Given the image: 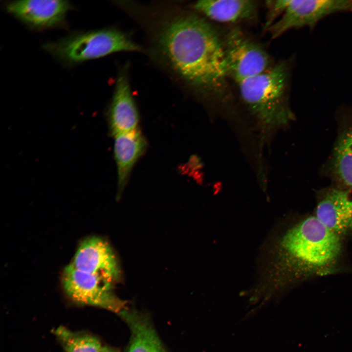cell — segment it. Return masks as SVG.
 <instances>
[{
  "label": "cell",
  "mask_w": 352,
  "mask_h": 352,
  "mask_svg": "<svg viewBox=\"0 0 352 352\" xmlns=\"http://www.w3.org/2000/svg\"><path fill=\"white\" fill-rule=\"evenodd\" d=\"M159 43L185 81L206 95L223 98L228 77L223 41L206 20L193 14L179 15L162 29Z\"/></svg>",
  "instance_id": "1"
},
{
  "label": "cell",
  "mask_w": 352,
  "mask_h": 352,
  "mask_svg": "<svg viewBox=\"0 0 352 352\" xmlns=\"http://www.w3.org/2000/svg\"><path fill=\"white\" fill-rule=\"evenodd\" d=\"M289 69L285 62L238 84L241 97L264 133H272L293 119L288 101Z\"/></svg>",
  "instance_id": "2"
},
{
  "label": "cell",
  "mask_w": 352,
  "mask_h": 352,
  "mask_svg": "<svg viewBox=\"0 0 352 352\" xmlns=\"http://www.w3.org/2000/svg\"><path fill=\"white\" fill-rule=\"evenodd\" d=\"M340 237L315 216L304 219L290 228L281 239L275 271L286 265L313 268L327 265L340 254Z\"/></svg>",
  "instance_id": "3"
},
{
  "label": "cell",
  "mask_w": 352,
  "mask_h": 352,
  "mask_svg": "<svg viewBox=\"0 0 352 352\" xmlns=\"http://www.w3.org/2000/svg\"><path fill=\"white\" fill-rule=\"evenodd\" d=\"M61 62L80 63L120 51H140V47L125 33L112 28L79 33L43 45Z\"/></svg>",
  "instance_id": "4"
},
{
  "label": "cell",
  "mask_w": 352,
  "mask_h": 352,
  "mask_svg": "<svg viewBox=\"0 0 352 352\" xmlns=\"http://www.w3.org/2000/svg\"><path fill=\"white\" fill-rule=\"evenodd\" d=\"M63 287L66 295L77 304L101 308L119 313L126 303L113 293L112 284L76 268L72 264L64 269Z\"/></svg>",
  "instance_id": "5"
},
{
  "label": "cell",
  "mask_w": 352,
  "mask_h": 352,
  "mask_svg": "<svg viewBox=\"0 0 352 352\" xmlns=\"http://www.w3.org/2000/svg\"><path fill=\"white\" fill-rule=\"evenodd\" d=\"M223 44L228 76L238 84L271 67L270 59L265 50L238 28L228 33Z\"/></svg>",
  "instance_id": "6"
},
{
  "label": "cell",
  "mask_w": 352,
  "mask_h": 352,
  "mask_svg": "<svg viewBox=\"0 0 352 352\" xmlns=\"http://www.w3.org/2000/svg\"><path fill=\"white\" fill-rule=\"evenodd\" d=\"M352 12V0H289L282 15L267 30L272 39L292 29H313L331 14Z\"/></svg>",
  "instance_id": "7"
},
{
  "label": "cell",
  "mask_w": 352,
  "mask_h": 352,
  "mask_svg": "<svg viewBox=\"0 0 352 352\" xmlns=\"http://www.w3.org/2000/svg\"><path fill=\"white\" fill-rule=\"evenodd\" d=\"M71 264L77 269L112 284L119 278L120 270L112 250L98 237L88 238L81 243Z\"/></svg>",
  "instance_id": "8"
},
{
  "label": "cell",
  "mask_w": 352,
  "mask_h": 352,
  "mask_svg": "<svg viewBox=\"0 0 352 352\" xmlns=\"http://www.w3.org/2000/svg\"><path fill=\"white\" fill-rule=\"evenodd\" d=\"M71 5L62 0H24L8 2L7 12L28 26L46 29L63 23Z\"/></svg>",
  "instance_id": "9"
},
{
  "label": "cell",
  "mask_w": 352,
  "mask_h": 352,
  "mask_svg": "<svg viewBox=\"0 0 352 352\" xmlns=\"http://www.w3.org/2000/svg\"><path fill=\"white\" fill-rule=\"evenodd\" d=\"M315 217L340 237L352 231V189L332 187L325 190Z\"/></svg>",
  "instance_id": "10"
},
{
  "label": "cell",
  "mask_w": 352,
  "mask_h": 352,
  "mask_svg": "<svg viewBox=\"0 0 352 352\" xmlns=\"http://www.w3.org/2000/svg\"><path fill=\"white\" fill-rule=\"evenodd\" d=\"M110 133L113 137L137 128L138 110L133 97L129 79L121 72L118 76L108 111Z\"/></svg>",
  "instance_id": "11"
},
{
  "label": "cell",
  "mask_w": 352,
  "mask_h": 352,
  "mask_svg": "<svg viewBox=\"0 0 352 352\" xmlns=\"http://www.w3.org/2000/svg\"><path fill=\"white\" fill-rule=\"evenodd\" d=\"M329 171L339 187L352 189V109L344 110Z\"/></svg>",
  "instance_id": "12"
},
{
  "label": "cell",
  "mask_w": 352,
  "mask_h": 352,
  "mask_svg": "<svg viewBox=\"0 0 352 352\" xmlns=\"http://www.w3.org/2000/svg\"><path fill=\"white\" fill-rule=\"evenodd\" d=\"M114 138L113 153L117 166L118 197L128 182L133 166L145 153L147 143L138 128L117 134Z\"/></svg>",
  "instance_id": "13"
},
{
  "label": "cell",
  "mask_w": 352,
  "mask_h": 352,
  "mask_svg": "<svg viewBox=\"0 0 352 352\" xmlns=\"http://www.w3.org/2000/svg\"><path fill=\"white\" fill-rule=\"evenodd\" d=\"M119 314L130 330L127 352H166L148 317L135 309L126 308Z\"/></svg>",
  "instance_id": "14"
},
{
  "label": "cell",
  "mask_w": 352,
  "mask_h": 352,
  "mask_svg": "<svg viewBox=\"0 0 352 352\" xmlns=\"http://www.w3.org/2000/svg\"><path fill=\"white\" fill-rule=\"evenodd\" d=\"M193 7L213 21L234 23L253 18L257 4L249 0H202L196 2Z\"/></svg>",
  "instance_id": "15"
},
{
  "label": "cell",
  "mask_w": 352,
  "mask_h": 352,
  "mask_svg": "<svg viewBox=\"0 0 352 352\" xmlns=\"http://www.w3.org/2000/svg\"><path fill=\"white\" fill-rule=\"evenodd\" d=\"M55 334L61 342L65 352H99L103 346L95 336L75 333L60 327Z\"/></svg>",
  "instance_id": "16"
},
{
  "label": "cell",
  "mask_w": 352,
  "mask_h": 352,
  "mask_svg": "<svg viewBox=\"0 0 352 352\" xmlns=\"http://www.w3.org/2000/svg\"><path fill=\"white\" fill-rule=\"evenodd\" d=\"M289 2V0H269L266 1L268 8L264 29L266 30L282 15Z\"/></svg>",
  "instance_id": "17"
},
{
  "label": "cell",
  "mask_w": 352,
  "mask_h": 352,
  "mask_svg": "<svg viewBox=\"0 0 352 352\" xmlns=\"http://www.w3.org/2000/svg\"><path fill=\"white\" fill-rule=\"evenodd\" d=\"M99 352H118L117 351L111 347L103 346Z\"/></svg>",
  "instance_id": "18"
}]
</instances>
